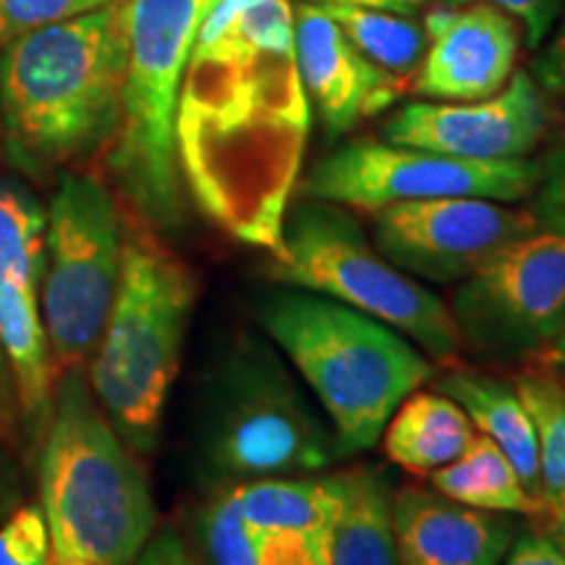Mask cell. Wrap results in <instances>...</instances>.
Segmentation results:
<instances>
[{
    "label": "cell",
    "instance_id": "obj_1",
    "mask_svg": "<svg viewBox=\"0 0 565 565\" xmlns=\"http://www.w3.org/2000/svg\"><path fill=\"white\" fill-rule=\"evenodd\" d=\"M309 134L291 0H212L175 113L181 179L200 210L228 236L278 254Z\"/></svg>",
    "mask_w": 565,
    "mask_h": 565
},
{
    "label": "cell",
    "instance_id": "obj_2",
    "mask_svg": "<svg viewBox=\"0 0 565 565\" xmlns=\"http://www.w3.org/2000/svg\"><path fill=\"white\" fill-rule=\"evenodd\" d=\"M0 51V121L19 168L47 171L110 145L129 66V0L26 32Z\"/></svg>",
    "mask_w": 565,
    "mask_h": 565
},
{
    "label": "cell",
    "instance_id": "obj_3",
    "mask_svg": "<svg viewBox=\"0 0 565 565\" xmlns=\"http://www.w3.org/2000/svg\"><path fill=\"white\" fill-rule=\"evenodd\" d=\"M263 328L312 391L343 458L374 448L395 408L435 377L433 359L391 324L301 288L267 296Z\"/></svg>",
    "mask_w": 565,
    "mask_h": 565
},
{
    "label": "cell",
    "instance_id": "obj_4",
    "mask_svg": "<svg viewBox=\"0 0 565 565\" xmlns=\"http://www.w3.org/2000/svg\"><path fill=\"white\" fill-rule=\"evenodd\" d=\"M40 482L53 561L131 565L150 542V482L82 366L61 377L42 445Z\"/></svg>",
    "mask_w": 565,
    "mask_h": 565
},
{
    "label": "cell",
    "instance_id": "obj_5",
    "mask_svg": "<svg viewBox=\"0 0 565 565\" xmlns=\"http://www.w3.org/2000/svg\"><path fill=\"white\" fill-rule=\"evenodd\" d=\"M194 296L192 273L166 244L145 228L124 233L121 278L89 359V385L137 454H150L158 440Z\"/></svg>",
    "mask_w": 565,
    "mask_h": 565
},
{
    "label": "cell",
    "instance_id": "obj_6",
    "mask_svg": "<svg viewBox=\"0 0 565 565\" xmlns=\"http://www.w3.org/2000/svg\"><path fill=\"white\" fill-rule=\"evenodd\" d=\"M200 450L210 477L231 487L317 475L343 458L330 422L259 338L238 341L212 374Z\"/></svg>",
    "mask_w": 565,
    "mask_h": 565
},
{
    "label": "cell",
    "instance_id": "obj_7",
    "mask_svg": "<svg viewBox=\"0 0 565 565\" xmlns=\"http://www.w3.org/2000/svg\"><path fill=\"white\" fill-rule=\"evenodd\" d=\"M204 0H129V66L108 171L134 212L158 228L181 223L175 113Z\"/></svg>",
    "mask_w": 565,
    "mask_h": 565
},
{
    "label": "cell",
    "instance_id": "obj_8",
    "mask_svg": "<svg viewBox=\"0 0 565 565\" xmlns=\"http://www.w3.org/2000/svg\"><path fill=\"white\" fill-rule=\"evenodd\" d=\"M273 278L391 324L433 362L461 356V335L448 303L383 257L341 204L303 196L288 207L282 246L273 254Z\"/></svg>",
    "mask_w": 565,
    "mask_h": 565
},
{
    "label": "cell",
    "instance_id": "obj_9",
    "mask_svg": "<svg viewBox=\"0 0 565 565\" xmlns=\"http://www.w3.org/2000/svg\"><path fill=\"white\" fill-rule=\"evenodd\" d=\"M124 225L108 186L87 173H63L47 210L42 322L55 374L84 366L100 343L118 278Z\"/></svg>",
    "mask_w": 565,
    "mask_h": 565
},
{
    "label": "cell",
    "instance_id": "obj_10",
    "mask_svg": "<svg viewBox=\"0 0 565 565\" xmlns=\"http://www.w3.org/2000/svg\"><path fill=\"white\" fill-rule=\"evenodd\" d=\"M540 223L461 280L450 315L461 345L484 359L542 356L565 328V221Z\"/></svg>",
    "mask_w": 565,
    "mask_h": 565
},
{
    "label": "cell",
    "instance_id": "obj_11",
    "mask_svg": "<svg viewBox=\"0 0 565 565\" xmlns=\"http://www.w3.org/2000/svg\"><path fill=\"white\" fill-rule=\"evenodd\" d=\"M542 175V160H466L385 139H353L315 162L301 194L362 212L440 196L513 204L536 194Z\"/></svg>",
    "mask_w": 565,
    "mask_h": 565
},
{
    "label": "cell",
    "instance_id": "obj_12",
    "mask_svg": "<svg viewBox=\"0 0 565 565\" xmlns=\"http://www.w3.org/2000/svg\"><path fill=\"white\" fill-rule=\"evenodd\" d=\"M540 223V212L482 196H440L372 212L374 246L395 267L429 282H461L492 254Z\"/></svg>",
    "mask_w": 565,
    "mask_h": 565
},
{
    "label": "cell",
    "instance_id": "obj_13",
    "mask_svg": "<svg viewBox=\"0 0 565 565\" xmlns=\"http://www.w3.org/2000/svg\"><path fill=\"white\" fill-rule=\"evenodd\" d=\"M547 92L529 68L492 97L475 103H408L387 118L383 139L466 160L529 158L553 129Z\"/></svg>",
    "mask_w": 565,
    "mask_h": 565
},
{
    "label": "cell",
    "instance_id": "obj_14",
    "mask_svg": "<svg viewBox=\"0 0 565 565\" xmlns=\"http://www.w3.org/2000/svg\"><path fill=\"white\" fill-rule=\"evenodd\" d=\"M427 51L412 92L435 103H475L492 97L513 76L521 32L511 13L490 3L437 6L424 13Z\"/></svg>",
    "mask_w": 565,
    "mask_h": 565
},
{
    "label": "cell",
    "instance_id": "obj_15",
    "mask_svg": "<svg viewBox=\"0 0 565 565\" xmlns=\"http://www.w3.org/2000/svg\"><path fill=\"white\" fill-rule=\"evenodd\" d=\"M294 45L309 105L330 137L380 116L408 92L406 82L364 58L320 3L294 11Z\"/></svg>",
    "mask_w": 565,
    "mask_h": 565
},
{
    "label": "cell",
    "instance_id": "obj_16",
    "mask_svg": "<svg viewBox=\"0 0 565 565\" xmlns=\"http://www.w3.org/2000/svg\"><path fill=\"white\" fill-rule=\"evenodd\" d=\"M393 534L401 565H500L515 540V521L427 487H401L393 492Z\"/></svg>",
    "mask_w": 565,
    "mask_h": 565
},
{
    "label": "cell",
    "instance_id": "obj_17",
    "mask_svg": "<svg viewBox=\"0 0 565 565\" xmlns=\"http://www.w3.org/2000/svg\"><path fill=\"white\" fill-rule=\"evenodd\" d=\"M246 524L275 529L312 542L333 555L335 526L341 519V477H275L228 487Z\"/></svg>",
    "mask_w": 565,
    "mask_h": 565
},
{
    "label": "cell",
    "instance_id": "obj_18",
    "mask_svg": "<svg viewBox=\"0 0 565 565\" xmlns=\"http://www.w3.org/2000/svg\"><path fill=\"white\" fill-rule=\"evenodd\" d=\"M435 391L454 398L469 414L479 433L503 450L513 469L519 471L526 492L542 508L540 450H536L534 424L513 383L484 372L454 370L443 374L440 383H435ZM542 515H545V508H542Z\"/></svg>",
    "mask_w": 565,
    "mask_h": 565
},
{
    "label": "cell",
    "instance_id": "obj_19",
    "mask_svg": "<svg viewBox=\"0 0 565 565\" xmlns=\"http://www.w3.org/2000/svg\"><path fill=\"white\" fill-rule=\"evenodd\" d=\"M475 437V422L454 398L440 391H414L387 422L383 448L393 463L429 477L463 456Z\"/></svg>",
    "mask_w": 565,
    "mask_h": 565
},
{
    "label": "cell",
    "instance_id": "obj_20",
    "mask_svg": "<svg viewBox=\"0 0 565 565\" xmlns=\"http://www.w3.org/2000/svg\"><path fill=\"white\" fill-rule=\"evenodd\" d=\"M0 349L21 412L30 419L51 414L55 366L34 286L17 280L0 282Z\"/></svg>",
    "mask_w": 565,
    "mask_h": 565
},
{
    "label": "cell",
    "instance_id": "obj_21",
    "mask_svg": "<svg viewBox=\"0 0 565 565\" xmlns=\"http://www.w3.org/2000/svg\"><path fill=\"white\" fill-rule=\"evenodd\" d=\"M341 519L330 565H401L393 534V490L372 466L343 471Z\"/></svg>",
    "mask_w": 565,
    "mask_h": 565
},
{
    "label": "cell",
    "instance_id": "obj_22",
    "mask_svg": "<svg viewBox=\"0 0 565 565\" xmlns=\"http://www.w3.org/2000/svg\"><path fill=\"white\" fill-rule=\"evenodd\" d=\"M202 542L212 565H330L333 555L312 542L275 529L246 524L231 490L217 494L202 515Z\"/></svg>",
    "mask_w": 565,
    "mask_h": 565
},
{
    "label": "cell",
    "instance_id": "obj_23",
    "mask_svg": "<svg viewBox=\"0 0 565 565\" xmlns=\"http://www.w3.org/2000/svg\"><path fill=\"white\" fill-rule=\"evenodd\" d=\"M429 482L445 498L479 511L534 515L542 519V508L526 492L519 471L508 461L503 450L477 429V437L454 463L429 475Z\"/></svg>",
    "mask_w": 565,
    "mask_h": 565
},
{
    "label": "cell",
    "instance_id": "obj_24",
    "mask_svg": "<svg viewBox=\"0 0 565 565\" xmlns=\"http://www.w3.org/2000/svg\"><path fill=\"white\" fill-rule=\"evenodd\" d=\"M513 387L532 416L540 450V484L545 515L565 508V383L550 364L524 366Z\"/></svg>",
    "mask_w": 565,
    "mask_h": 565
},
{
    "label": "cell",
    "instance_id": "obj_25",
    "mask_svg": "<svg viewBox=\"0 0 565 565\" xmlns=\"http://www.w3.org/2000/svg\"><path fill=\"white\" fill-rule=\"evenodd\" d=\"M324 13L345 32L364 58L380 66L395 79L412 82L427 51V34L416 17L406 13L364 9V6L320 3Z\"/></svg>",
    "mask_w": 565,
    "mask_h": 565
},
{
    "label": "cell",
    "instance_id": "obj_26",
    "mask_svg": "<svg viewBox=\"0 0 565 565\" xmlns=\"http://www.w3.org/2000/svg\"><path fill=\"white\" fill-rule=\"evenodd\" d=\"M47 215L21 183L0 179V282L40 286L45 267Z\"/></svg>",
    "mask_w": 565,
    "mask_h": 565
},
{
    "label": "cell",
    "instance_id": "obj_27",
    "mask_svg": "<svg viewBox=\"0 0 565 565\" xmlns=\"http://www.w3.org/2000/svg\"><path fill=\"white\" fill-rule=\"evenodd\" d=\"M118 0H0V47L21 34L84 17Z\"/></svg>",
    "mask_w": 565,
    "mask_h": 565
},
{
    "label": "cell",
    "instance_id": "obj_28",
    "mask_svg": "<svg viewBox=\"0 0 565 565\" xmlns=\"http://www.w3.org/2000/svg\"><path fill=\"white\" fill-rule=\"evenodd\" d=\"M0 565H53L51 534L40 508H17L0 524Z\"/></svg>",
    "mask_w": 565,
    "mask_h": 565
},
{
    "label": "cell",
    "instance_id": "obj_29",
    "mask_svg": "<svg viewBox=\"0 0 565 565\" xmlns=\"http://www.w3.org/2000/svg\"><path fill=\"white\" fill-rule=\"evenodd\" d=\"M445 3H490L494 9L511 13V17L519 21L526 45L532 47V51H540V47L545 45L550 32L555 30V24L561 21L565 11V0H445Z\"/></svg>",
    "mask_w": 565,
    "mask_h": 565
},
{
    "label": "cell",
    "instance_id": "obj_30",
    "mask_svg": "<svg viewBox=\"0 0 565 565\" xmlns=\"http://www.w3.org/2000/svg\"><path fill=\"white\" fill-rule=\"evenodd\" d=\"M532 76L550 97H565V11L532 61Z\"/></svg>",
    "mask_w": 565,
    "mask_h": 565
},
{
    "label": "cell",
    "instance_id": "obj_31",
    "mask_svg": "<svg viewBox=\"0 0 565 565\" xmlns=\"http://www.w3.org/2000/svg\"><path fill=\"white\" fill-rule=\"evenodd\" d=\"M505 565H565V553L547 532H524L513 540Z\"/></svg>",
    "mask_w": 565,
    "mask_h": 565
},
{
    "label": "cell",
    "instance_id": "obj_32",
    "mask_svg": "<svg viewBox=\"0 0 565 565\" xmlns=\"http://www.w3.org/2000/svg\"><path fill=\"white\" fill-rule=\"evenodd\" d=\"M545 162V175H542L540 189H536V207L555 212L557 217L565 221V150L550 154Z\"/></svg>",
    "mask_w": 565,
    "mask_h": 565
},
{
    "label": "cell",
    "instance_id": "obj_33",
    "mask_svg": "<svg viewBox=\"0 0 565 565\" xmlns=\"http://www.w3.org/2000/svg\"><path fill=\"white\" fill-rule=\"evenodd\" d=\"M131 565H196V561L189 555L186 545L175 532H160L150 536L137 561Z\"/></svg>",
    "mask_w": 565,
    "mask_h": 565
},
{
    "label": "cell",
    "instance_id": "obj_34",
    "mask_svg": "<svg viewBox=\"0 0 565 565\" xmlns=\"http://www.w3.org/2000/svg\"><path fill=\"white\" fill-rule=\"evenodd\" d=\"M21 508V482L17 466L9 461V456L0 450V524Z\"/></svg>",
    "mask_w": 565,
    "mask_h": 565
},
{
    "label": "cell",
    "instance_id": "obj_35",
    "mask_svg": "<svg viewBox=\"0 0 565 565\" xmlns=\"http://www.w3.org/2000/svg\"><path fill=\"white\" fill-rule=\"evenodd\" d=\"M315 3H338V6H364V9H380L393 13H406V17H416L427 9L433 0H315Z\"/></svg>",
    "mask_w": 565,
    "mask_h": 565
},
{
    "label": "cell",
    "instance_id": "obj_36",
    "mask_svg": "<svg viewBox=\"0 0 565 565\" xmlns=\"http://www.w3.org/2000/svg\"><path fill=\"white\" fill-rule=\"evenodd\" d=\"M17 406L19 401H17V393H13L9 364H6L3 349H0V433H9L13 427V412H17Z\"/></svg>",
    "mask_w": 565,
    "mask_h": 565
},
{
    "label": "cell",
    "instance_id": "obj_37",
    "mask_svg": "<svg viewBox=\"0 0 565 565\" xmlns=\"http://www.w3.org/2000/svg\"><path fill=\"white\" fill-rule=\"evenodd\" d=\"M540 362L550 364V366H553V370H563L565 372V328H563V333L557 335L555 341L550 343L545 351H542Z\"/></svg>",
    "mask_w": 565,
    "mask_h": 565
},
{
    "label": "cell",
    "instance_id": "obj_38",
    "mask_svg": "<svg viewBox=\"0 0 565 565\" xmlns=\"http://www.w3.org/2000/svg\"><path fill=\"white\" fill-rule=\"evenodd\" d=\"M545 521H547V534L553 536V540L557 542V547L565 553V508L553 515H547Z\"/></svg>",
    "mask_w": 565,
    "mask_h": 565
},
{
    "label": "cell",
    "instance_id": "obj_39",
    "mask_svg": "<svg viewBox=\"0 0 565 565\" xmlns=\"http://www.w3.org/2000/svg\"><path fill=\"white\" fill-rule=\"evenodd\" d=\"M565 100V97H563ZM553 126H555V134H557V145H561V150H565V105L557 113H553Z\"/></svg>",
    "mask_w": 565,
    "mask_h": 565
},
{
    "label": "cell",
    "instance_id": "obj_40",
    "mask_svg": "<svg viewBox=\"0 0 565 565\" xmlns=\"http://www.w3.org/2000/svg\"><path fill=\"white\" fill-rule=\"evenodd\" d=\"M53 565H95V563H82V561H53Z\"/></svg>",
    "mask_w": 565,
    "mask_h": 565
},
{
    "label": "cell",
    "instance_id": "obj_41",
    "mask_svg": "<svg viewBox=\"0 0 565 565\" xmlns=\"http://www.w3.org/2000/svg\"><path fill=\"white\" fill-rule=\"evenodd\" d=\"M204 3H207V6H210V3H212V0H204Z\"/></svg>",
    "mask_w": 565,
    "mask_h": 565
}]
</instances>
